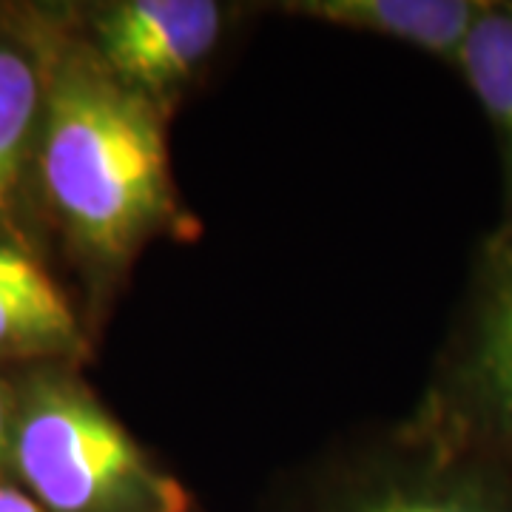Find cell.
Here are the masks:
<instances>
[{
    "mask_svg": "<svg viewBox=\"0 0 512 512\" xmlns=\"http://www.w3.org/2000/svg\"><path fill=\"white\" fill-rule=\"evenodd\" d=\"M40 100L43 86L32 57L18 46L0 43V208L20 180Z\"/></svg>",
    "mask_w": 512,
    "mask_h": 512,
    "instance_id": "obj_8",
    "label": "cell"
},
{
    "mask_svg": "<svg viewBox=\"0 0 512 512\" xmlns=\"http://www.w3.org/2000/svg\"><path fill=\"white\" fill-rule=\"evenodd\" d=\"M220 23L211 0H123L100 12L97 43L114 80L157 97L211 55Z\"/></svg>",
    "mask_w": 512,
    "mask_h": 512,
    "instance_id": "obj_3",
    "label": "cell"
},
{
    "mask_svg": "<svg viewBox=\"0 0 512 512\" xmlns=\"http://www.w3.org/2000/svg\"><path fill=\"white\" fill-rule=\"evenodd\" d=\"M467 387L487 424L512 436V242L493 265L467 365Z\"/></svg>",
    "mask_w": 512,
    "mask_h": 512,
    "instance_id": "obj_6",
    "label": "cell"
},
{
    "mask_svg": "<svg viewBox=\"0 0 512 512\" xmlns=\"http://www.w3.org/2000/svg\"><path fill=\"white\" fill-rule=\"evenodd\" d=\"M367 512H495L493 507L461 498V495H441V498H404V501H390L376 510Z\"/></svg>",
    "mask_w": 512,
    "mask_h": 512,
    "instance_id": "obj_9",
    "label": "cell"
},
{
    "mask_svg": "<svg viewBox=\"0 0 512 512\" xmlns=\"http://www.w3.org/2000/svg\"><path fill=\"white\" fill-rule=\"evenodd\" d=\"M487 3L476 0H299L293 15L396 37L433 55H456Z\"/></svg>",
    "mask_w": 512,
    "mask_h": 512,
    "instance_id": "obj_4",
    "label": "cell"
},
{
    "mask_svg": "<svg viewBox=\"0 0 512 512\" xmlns=\"http://www.w3.org/2000/svg\"><path fill=\"white\" fill-rule=\"evenodd\" d=\"M40 171L74 239L120 259L171 211L163 128L148 97L74 63L46 94Z\"/></svg>",
    "mask_w": 512,
    "mask_h": 512,
    "instance_id": "obj_1",
    "label": "cell"
},
{
    "mask_svg": "<svg viewBox=\"0 0 512 512\" xmlns=\"http://www.w3.org/2000/svg\"><path fill=\"white\" fill-rule=\"evenodd\" d=\"M0 512H43L35 498L18 493L12 487H0Z\"/></svg>",
    "mask_w": 512,
    "mask_h": 512,
    "instance_id": "obj_10",
    "label": "cell"
},
{
    "mask_svg": "<svg viewBox=\"0 0 512 512\" xmlns=\"http://www.w3.org/2000/svg\"><path fill=\"white\" fill-rule=\"evenodd\" d=\"M458 63L493 123L512 194V3H487L464 40Z\"/></svg>",
    "mask_w": 512,
    "mask_h": 512,
    "instance_id": "obj_7",
    "label": "cell"
},
{
    "mask_svg": "<svg viewBox=\"0 0 512 512\" xmlns=\"http://www.w3.org/2000/svg\"><path fill=\"white\" fill-rule=\"evenodd\" d=\"M66 296L18 248L0 245V353H46L77 345Z\"/></svg>",
    "mask_w": 512,
    "mask_h": 512,
    "instance_id": "obj_5",
    "label": "cell"
},
{
    "mask_svg": "<svg viewBox=\"0 0 512 512\" xmlns=\"http://www.w3.org/2000/svg\"><path fill=\"white\" fill-rule=\"evenodd\" d=\"M6 444H9V416H6V399L0 393V461H3Z\"/></svg>",
    "mask_w": 512,
    "mask_h": 512,
    "instance_id": "obj_11",
    "label": "cell"
},
{
    "mask_svg": "<svg viewBox=\"0 0 512 512\" xmlns=\"http://www.w3.org/2000/svg\"><path fill=\"white\" fill-rule=\"evenodd\" d=\"M20 476L52 512H185L126 430L72 384H37L15 430Z\"/></svg>",
    "mask_w": 512,
    "mask_h": 512,
    "instance_id": "obj_2",
    "label": "cell"
}]
</instances>
